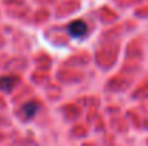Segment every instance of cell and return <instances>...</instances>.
Listing matches in <instances>:
<instances>
[{
  "label": "cell",
  "mask_w": 148,
  "mask_h": 146,
  "mask_svg": "<svg viewBox=\"0 0 148 146\" xmlns=\"http://www.w3.org/2000/svg\"><path fill=\"white\" fill-rule=\"evenodd\" d=\"M86 30H88V26H86V23H85L84 20H76V22L71 23L69 27H68L69 35H71L72 37H75V39L84 37V36L86 35Z\"/></svg>",
  "instance_id": "1"
},
{
  "label": "cell",
  "mask_w": 148,
  "mask_h": 146,
  "mask_svg": "<svg viewBox=\"0 0 148 146\" xmlns=\"http://www.w3.org/2000/svg\"><path fill=\"white\" fill-rule=\"evenodd\" d=\"M19 79L16 76H3L0 77V89L4 92H12V89L14 88V85H17Z\"/></svg>",
  "instance_id": "2"
},
{
  "label": "cell",
  "mask_w": 148,
  "mask_h": 146,
  "mask_svg": "<svg viewBox=\"0 0 148 146\" xmlns=\"http://www.w3.org/2000/svg\"><path fill=\"white\" fill-rule=\"evenodd\" d=\"M38 109H39L38 103L29 102V103H26V105L23 106V113H25V116H26L27 119H32V117L38 113Z\"/></svg>",
  "instance_id": "3"
}]
</instances>
